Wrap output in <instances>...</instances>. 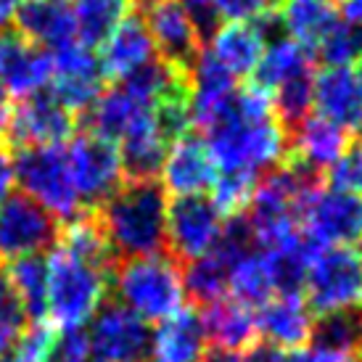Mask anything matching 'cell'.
Here are the masks:
<instances>
[{
	"label": "cell",
	"instance_id": "obj_1",
	"mask_svg": "<svg viewBox=\"0 0 362 362\" xmlns=\"http://www.w3.org/2000/svg\"><path fill=\"white\" fill-rule=\"evenodd\" d=\"M206 146L217 170L262 175L278 170L288 156V130L272 109V98L257 85L235 90L230 109L211 130Z\"/></svg>",
	"mask_w": 362,
	"mask_h": 362
},
{
	"label": "cell",
	"instance_id": "obj_2",
	"mask_svg": "<svg viewBox=\"0 0 362 362\" xmlns=\"http://www.w3.org/2000/svg\"><path fill=\"white\" fill-rule=\"evenodd\" d=\"M170 199L156 180H130L98 206V225L111 254L124 259L156 257L167 249Z\"/></svg>",
	"mask_w": 362,
	"mask_h": 362
},
{
	"label": "cell",
	"instance_id": "obj_3",
	"mask_svg": "<svg viewBox=\"0 0 362 362\" xmlns=\"http://www.w3.org/2000/svg\"><path fill=\"white\" fill-rule=\"evenodd\" d=\"M45 264H48L45 320L61 331H80L106 304L109 270L77 259L59 246L45 257Z\"/></svg>",
	"mask_w": 362,
	"mask_h": 362
},
{
	"label": "cell",
	"instance_id": "obj_4",
	"mask_svg": "<svg viewBox=\"0 0 362 362\" xmlns=\"http://www.w3.org/2000/svg\"><path fill=\"white\" fill-rule=\"evenodd\" d=\"M109 291L117 296V304L148 325H159L185 310L182 270L164 254L124 259L109 275Z\"/></svg>",
	"mask_w": 362,
	"mask_h": 362
},
{
	"label": "cell",
	"instance_id": "obj_5",
	"mask_svg": "<svg viewBox=\"0 0 362 362\" xmlns=\"http://www.w3.org/2000/svg\"><path fill=\"white\" fill-rule=\"evenodd\" d=\"M302 291L315 317L362 310V252L354 246L315 252L304 272Z\"/></svg>",
	"mask_w": 362,
	"mask_h": 362
},
{
	"label": "cell",
	"instance_id": "obj_6",
	"mask_svg": "<svg viewBox=\"0 0 362 362\" xmlns=\"http://www.w3.org/2000/svg\"><path fill=\"white\" fill-rule=\"evenodd\" d=\"M13 161V182L21 196L42 206L56 222H71L82 217V202L69 175L64 146L53 148H24Z\"/></svg>",
	"mask_w": 362,
	"mask_h": 362
},
{
	"label": "cell",
	"instance_id": "obj_7",
	"mask_svg": "<svg viewBox=\"0 0 362 362\" xmlns=\"http://www.w3.org/2000/svg\"><path fill=\"white\" fill-rule=\"evenodd\" d=\"M299 230L315 252L362 243V196L317 185L302 206Z\"/></svg>",
	"mask_w": 362,
	"mask_h": 362
},
{
	"label": "cell",
	"instance_id": "obj_8",
	"mask_svg": "<svg viewBox=\"0 0 362 362\" xmlns=\"http://www.w3.org/2000/svg\"><path fill=\"white\" fill-rule=\"evenodd\" d=\"M64 153L82 206H101L124 185L119 148L106 138L82 132L64 143Z\"/></svg>",
	"mask_w": 362,
	"mask_h": 362
},
{
	"label": "cell",
	"instance_id": "obj_9",
	"mask_svg": "<svg viewBox=\"0 0 362 362\" xmlns=\"http://www.w3.org/2000/svg\"><path fill=\"white\" fill-rule=\"evenodd\" d=\"M85 336L90 362H148L151 354V325L117 302L95 312Z\"/></svg>",
	"mask_w": 362,
	"mask_h": 362
},
{
	"label": "cell",
	"instance_id": "obj_10",
	"mask_svg": "<svg viewBox=\"0 0 362 362\" xmlns=\"http://www.w3.org/2000/svg\"><path fill=\"white\" fill-rule=\"evenodd\" d=\"M59 238V222L37 204L8 193L0 202V259L16 262L24 257H40Z\"/></svg>",
	"mask_w": 362,
	"mask_h": 362
},
{
	"label": "cell",
	"instance_id": "obj_11",
	"mask_svg": "<svg viewBox=\"0 0 362 362\" xmlns=\"http://www.w3.org/2000/svg\"><path fill=\"white\" fill-rule=\"evenodd\" d=\"M225 230V217L214 209L209 196L172 199L167 209V249L177 259L193 262L217 249Z\"/></svg>",
	"mask_w": 362,
	"mask_h": 362
},
{
	"label": "cell",
	"instance_id": "obj_12",
	"mask_svg": "<svg viewBox=\"0 0 362 362\" xmlns=\"http://www.w3.org/2000/svg\"><path fill=\"white\" fill-rule=\"evenodd\" d=\"M53 77L51 95L71 114L90 111V106L103 93V77L98 53L90 45H82L80 40L66 42L64 48L51 53Z\"/></svg>",
	"mask_w": 362,
	"mask_h": 362
},
{
	"label": "cell",
	"instance_id": "obj_13",
	"mask_svg": "<svg viewBox=\"0 0 362 362\" xmlns=\"http://www.w3.org/2000/svg\"><path fill=\"white\" fill-rule=\"evenodd\" d=\"M161 61L185 69L202 51V27L177 0H143L141 13Z\"/></svg>",
	"mask_w": 362,
	"mask_h": 362
},
{
	"label": "cell",
	"instance_id": "obj_14",
	"mask_svg": "<svg viewBox=\"0 0 362 362\" xmlns=\"http://www.w3.org/2000/svg\"><path fill=\"white\" fill-rule=\"evenodd\" d=\"M74 114L61 106L51 93H37L11 109L8 138L13 146L24 148H53L71 141Z\"/></svg>",
	"mask_w": 362,
	"mask_h": 362
},
{
	"label": "cell",
	"instance_id": "obj_15",
	"mask_svg": "<svg viewBox=\"0 0 362 362\" xmlns=\"http://www.w3.org/2000/svg\"><path fill=\"white\" fill-rule=\"evenodd\" d=\"M217 164L211 159L209 146L199 135H182L170 143L159 167L161 191L175 199L206 196L217 180Z\"/></svg>",
	"mask_w": 362,
	"mask_h": 362
},
{
	"label": "cell",
	"instance_id": "obj_16",
	"mask_svg": "<svg viewBox=\"0 0 362 362\" xmlns=\"http://www.w3.org/2000/svg\"><path fill=\"white\" fill-rule=\"evenodd\" d=\"M235 90V80L202 48L199 56L185 66V103L191 124L211 130L230 109Z\"/></svg>",
	"mask_w": 362,
	"mask_h": 362
},
{
	"label": "cell",
	"instance_id": "obj_17",
	"mask_svg": "<svg viewBox=\"0 0 362 362\" xmlns=\"http://www.w3.org/2000/svg\"><path fill=\"white\" fill-rule=\"evenodd\" d=\"M51 77V53L32 45L19 32H0V93L24 101L45 93Z\"/></svg>",
	"mask_w": 362,
	"mask_h": 362
},
{
	"label": "cell",
	"instance_id": "obj_18",
	"mask_svg": "<svg viewBox=\"0 0 362 362\" xmlns=\"http://www.w3.org/2000/svg\"><path fill=\"white\" fill-rule=\"evenodd\" d=\"M272 16L262 21H222L211 30L204 51L230 74L233 80L249 77L257 71L262 53L270 42Z\"/></svg>",
	"mask_w": 362,
	"mask_h": 362
},
{
	"label": "cell",
	"instance_id": "obj_19",
	"mask_svg": "<svg viewBox=\"0 0 362 362\" xmlns=\"http://www.w3.org/2000/svg\"><path fill=\"white\" fill-rule=\"evenodd\" d=\"M312 109L344 132L362 130V77L354 66H322L312 77Z\"/></svg>",
	"mask_w": 362,
	"mask_h": 362
},
{
	"label": "cell",
	"instance_id": "obj_20",
	"mask_svg": "<svg viewBox=\"0 0 362 362\" xmlns=\"http://www.w3.org/2000/svg\"><path fill=\"white\" fill-rule=\"evenodd\" d=\"M156 59L159 53L141 13H127L98 45V64H101L103 77L114 82L127 80Z\"/></svg>",
	"mask_w": 362,
	"mask_h": 362
},
{
	"label": "cell",
	"instance_id": "obj_21",
	"mask_svg": "<svg viewBox=\"0 0 362 362\" xmlns=\"http://www.w3.org/2000/svg\"><path fill=\"white\" fill-rule=\"evenodd\" d=\"M315 312L302 293H275L257 310V331L264 344L278 349H304L315 333Z\"/></svg>",
	"mask_w": 362,
	"mask_h": 362
},
{
	"label": "cell",
	"instance_id": "obj_22",
	"mask_svg": "<svg viewBox=\"0 0 362 362\" xmlns=\"http://www.w3.org/2000/svg\"><path fill=\"white\" fill-rule=\"evenodd\" d=\"M199 320H202L206 344H211L214 349H222V352H241L259 341L257 310L238 299H230V296L206 304Z\"/></svg>",
	"mask_w": 362,
	"mask_h": 362
},
{
	"label": "cell",
	"instance_id": "obj_23",
	"mask_svg": "<svg viewBox=\"0 0 362 362\" xmlns=\"http://www.w3.org/2000/svg\"><path fill=\"white\" fill-rule=\"evenodd\" d=\"M288 148H293V161H299L315 175L331 172L349 148V132L317 114H310L299 124H293Z\"/></svg>",
	"mask_w": 362,
	"mask_h": 362
},
{
	"label": "cell",
	"instance_id": "obj_24",
	"mask_svg": "<svg viewBox=\"0 0 362 362\" xmlns=\"http://www.w3.org/2000/svg\"><path fill=\"white\" fill-rule=\"evenodd\" d=\"M13 24L21 37L48 53L77 40L74 16L66 0H24Z\"/></svg>",
	"mask_w": 362,
	"mask_h": 362
},
{
	"label": "cell",
	"instance_id": "obj_25",
	"mask_svg": "<svg viewBox=\"0 0 362 362\" xmlns=\"http://www.w3.org/2000/svg\"><path fill=\"white\" fill-rule=\"evenodd\" d=\"M278 24L286 37L315 53L322 40L341 24L339 0H281Z\"/></svg>",
	"mask_w": 362,
	"mask_h": 362
},
{
	"label": "cell",
	"instance_id": "obj_26",
	"mask_svg": "<svg viewBox=\"0 0 362 362\" xmlns=\"http://www.w3.org/2000/svg\"><path fill=\"white\" fill-rule=\"evenodd\" d=\"M312 77H315V53L283 35L267 42L259 66L254 71V85L272 95L293 82L312 80Z\"/></svg>",
	"mask_w": 362,
	"mask_h": 362
},
{
	"label": "cell",
	"instance_id": "obj_27",
	"mask_svg": "<svg viewBox=\"0 0 362 362\" xmlns=\"http://www.w3.org/2000/svg\"><path fill=\"white\" fill-rule=\"evenodd\" d=\"M170 143L172 138L161 127L159 109H156V114L143 119L138 127H132L117 143L122 167H124V177H130V180H156Z\"/></svg>",
	"mask_w": 362,
	"mask_h": 362
},
{
	"label": "cell",
	"instance_id": "obj_28",
	"mask_svg": "<svg viewBox=\"0 0 362 362\" xmlns=\"http://www.w3.org/2000/svg\"><path fill=\"white\" fill-rule=\"evenodd\" d=\"M206 354V339L199 315L180 310L175 317L159 322L151 333L148 362H202Z\"/></svg>",
	"mask_w": 362,
	"mask_h": 362
},
{
	"label": "cell",
	"instance_id": "obj_29",
	"mask_svg": "<svg viewBox=\"0 0 362 362\" xmlns=\"http://www.w3.org/2000/svg\"><path fill=\"white\" fill-rule=\"evenodd\" d=\"M3 278L13 291L24 317L45 320V291H48V264L45 257H24V259L8 262Z\"/></svg>",
	"mask_w": 362,
	"mask_h": 362
},
{
	"label": "cell",
	"instance_id": "obj_30",
	"mask_svg": "<svg viewBox=\"0 0 362 362\" xmlns=\"http://www.w3.org/2000/svg\"><path fill=\"white\" fill-rule=\"evenodd\" d=\"M230 257L220 249L204 254L199 259L185 264L182 270V288L185 296H191L196 304H214L228 296V270H230Z\"/></svg>",
	"mask_w": 362,
	"mask_h": 362
},
{
	"label": "cell",
	"instance_id": "obj_31",
	"mask_svg": "<svg viewBox=\"0 0 362 362\" xmlns=\"http://www.w3.org/2000/svg\"><path fill=\"white\" fill-rule=\"evenodd\" d=\"M71 16L77 40L93 48L127 16V0H74Z\"/></svg>",
	"mask_w": 362,
	"mask_h": 362
},
{
	"label": "cell",
	"instance_id": "obj_32",
	"mask_svg": "<svg viewBox=\"0 0 362 362\" xmlns=\"http://www.w3.org/2000/svg\"><path fill=\"white\" fill-rule=\"evenodd\" d=\"M59 249L106 270L111 267V257H114L98 220H90L85 214L64 225V230L59 233Z\"/></svg>",
	"mask_w": 362,
	"mask_h": 362
},
{
	"label": "cell",
	"instance_id": "obj_33",
	"mask_svg": "<svg viewBox=\"0 0 362 362\" xmlns=\"http://www.w3.org/2000/svg\"><path fill=\"white\" fill-rule=\"evenodd\" d=\"M312 341L320 349L339 352L346 357H357L362 352V322L360 315L346 312V315H328L317 317Z\"/></svg>",
	"mask_w": 362,
	"mask_h": 362
},
{
	"label": "cell",
	"instance_id": "obj_34",
	"mask_svg": "<svg viewBox=\"0 0 362 362\" xmlns=\"http://www.w3.org/2000/svg\"><path fill=\"white\" fill-rule=\"evenodd\" d=\"M257 188V177L252 175H238V172H220L209 191V202L220 211L225 220L241 217L249 209V202Z\"/></svg>",
	"mask_w": 362,
	"mask_h": 362
},
{
	"label": "cell",
	"instance_id": "obj_35",
	"mask_svg": "<svg viewBox=\"0 0 362 362\" xmlns=\"http://www.w3.org/2000/svg\"><path fill=\"white\" fill-rule=\"evenodd\" d=\"M56 328L48 320H32V325H27L21 331L19 341L13 354L21 357L24 362H48L53 352V344H56Z\"/></svg>",
	"mask_w": 362,
	"mask_h": 362
},
{
	"label": "cell",
	"instance_id": "obj_36",
	"mask_svg": "<svg viewBox=\"0 0 362 362\" xmlns=\"http://www.w3.org/2000/svg\"><path fill=\"white\" fill-rule=\"evenodd\" d=\"M281 0H211L214 19L220 21H262L278 11Z\"/></svg>",
	"mask_w": 362,
	"mask_h": 362
},
{
	"label": "cell",
	"instance_id": "obj_37",
	"mask_svg": "<svg viewBox=\"0 0 362 362\" xmlns=\"http://www.w3.org/2000/svg\"><path fill=\"white\" fill-rule=\"evenodd\" d=\"M331 180L336 188L362 196V141L349 143L346 153L331 170Z\"/></svg>",
	"mask_w": 362,
	"mask_h": 362
},
{
	"label": "cell",
	"instance_id": "obj_38",
	"mask_svg": "<svg viewBox=\"0 0 362 362\" xmlns=\"http://www.w3.org/2000/svg\"><path fill=\"white\" fill-rule=\"evenodd\" d=\"M48 362H90V346L85 328L80 331H61L56 336L53 352Z\"/></svg>",
	"mask_w": 362,
	"mask_h": 362
},
{
	"label": "cell",
	"instance_id": "obj_39",
	"mask_svg": "<svg viewBox=\"0 0 362 362\" xmlns=\"http://www.w3.org/2000/svg\"><path fill=\"white\" fill-rule=\"evenodd\" d=\"M21 331H24V322H19V320H3V317H0V362L13 354Z\"/></svg>",
	"mask_w": 362,
	"mask_h": 362
},
{
	"label": "cell",
	"instance_id": "obj_40",
	"mask_svg": "<svg viewBox=\"0 0 362 362\" xmlns=\"http://www.w3.org/2000/svg\"><path fill=\"white\" fill-rule=\"evenodd\" d=\"M182 8L191 13L196 24L202 27V30H209L211 24H214V8H211V0H177Z\"/></svg>",
	"mask_w": 362,
	"mask_h": 362
},
{
	"label": "cell",
	"instance_id": "obj_41",
	"mask_svg": "<svg viewBox=\"0 0 362 362\" xmlns=\"http://www.w3.org/2000/svg\"><path fill=\"white\" fill-rule=\"evenodd\" d=\"M243 362H286V352L272 346V344L257 341L249 346V352L243 354Z\"/></svg>",
	"mask_w": 362,
	"mask_h": 362
},
{
	"label": "cell",
	"instance_id": "obj_42",
	"mask_svg": "<svg viewBox=\"0 0 362 362\" xmlns=\"http://www.w3.org/2000/svg\"><path fill=\"white\" fill-rule=\"evenodd\" d=\"M11 185H13V161L0 148V202L11 193Z\"/></svg>",
	"mask_w": 362,
	"mask_h": 362
},
{
	"label": "cell",
	"instance_id": "obj_43",
	"mask_svg": "<svg viewBox=\"0 0 362 362\" xmlns=\"http://www.w3.org/2000/svg\"><path fill=\"white\" fill-rule=\"evenodd\" d=\"M24 0H0V32L8 30V24H13L16 13H19Z\"/></svg>",
	"mask_w": 362,
	"mask_h": 362
},
{
	"label": "cell",
	"instance_id": "obj_44",
	"mask_svg": "<svg viewBox=\"0 0 362 362\" xmlns=\"http://www.w3.org/2000/svg\"><path fill=\"white\" fill-rule=\"evenodd\" d=\"M339 8H341L346 21L362 24V0H339Z\"/></svg>",
	"mask_w": 362,
	"mask_h": 362
},
{
	"label": "cell",
	"instance_id": "obj_45",
	"mask_svg": "<svg viewBox=\"0 0 362 362\" xmlns=\"http://www.w3.org/2000/svg\"><path fill=\"white\" fill-rule=\"evenodd\" d=\"M202 362H243V354L241 352H222V349H206Z\"/></svg>",
	"mask_w": 362,
	"mask_h": 362
},
{
	"label": "cell",
	"instance_id": "obj_46",
	"mask_svg": "<svg viewBox=\"0 0 362 362\" xmlns=\"http://www.w3.org/2000/svg\"><path fill=\"white\" fill-rule=\"evenodd\" d=\"M8 122H11V103L8 95L0 93V141L8 135Z\"/></svg>",
	"mask_w": 362,
	"mask_h": 362
},
{
	"label": "cell",
	"instance_id": "obj_47",
	"mask_svg": "<svg viewBox=\"0 0 362 362\" xmlns=\"http://www.w3.org/2000/svg\"><path fill=\"white\" fill-rule=\"evenodd\" d=\"M3 362H24V360H21V357H16V354H11V357H6Z\"/></svg>",
	"mask_w": 362,
	"mask_h": 362
},
{
	"label": "cell",
	"instance_id": "obj_48",
	"mask_svg": "<svg viewBox=\"0 0 362 362\" xmlns=\"http://www.w3.org/2000/svg\"><path fill=\"white\" fill-rule=\"evenodd\" d=\"M357 71H360V77H362V61H360V69H357Z\"/></svg>",
	"mask_w": 362,
	"mask_h": 362
},
{
	"label": "cell",
	"instance_id": "obj_49",
	"mask_svg": "<svg viewBox=\"0 0 362 362\" xmlns=\"http://www.w3.org/2000/svg\"><path fill=\"white\" fill-rule=\"evenodd\" d=\"M360 322H362V315H360Z\"/></svg>",
	"mask_w": 362,
	"mask_h": 362
}]
</instances>
